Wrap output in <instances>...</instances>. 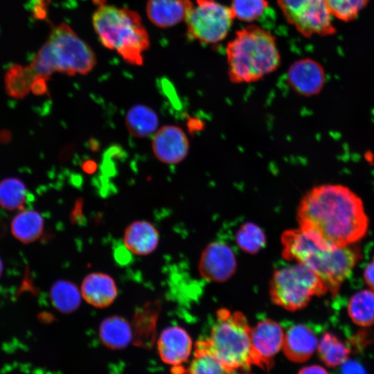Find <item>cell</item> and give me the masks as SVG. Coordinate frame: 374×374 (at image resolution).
Returning a JSON list of instances; mask_svg holds the SVG:
<instances>
[{
	"label": "cell",
	"mask_w": 374,
	"mask_h": 374,
	"mask_svg": "<svg viewBox=\"0 0 374 374\" xmlns=\"http://www.w3.org/2000/svg\"><path fill=\"white\" fill-rule=\"evenodd\" d=\"M317 350L322 362L328 366H341L348 359L350 349L331 332H325L319 341Z\"/></svg>",
	"instance_id": "cb8c5ba5"
},
{
	"label": "cell",
	"mask_w": 374,
	"mask_h": 374,
	"mask_svg": "<svg viewBox=\"0 0 374 374\" xmlns=\"http://www.w3.org/2000/svg\"><path fill=\"white\" fill-rule=\"evenodd\" d=\"M364 278L369 288L374 291V259L365 267L364 271Z\"/></svg>",
	"instance_id": "d6a6232c"
},
{
	"label": "cell",
	"mask_w": 374,
	"mask_h": 374,
	"mask_svg": "<svg viewBox=\"0 0 374 374\" xmlns=\"http://www.w3.org/2000/svg\"><path fill=\"white\" fill-rule=\"evenodd\" d=\"M233 19L230 7L215 0H196L184 21L191 39L202 44H214L226 37Z\"/></svg>",
	"instance_id": "ba28073f"
},
{
	"label": "cell",
	"mask_w": 374,
	"mask_h": 374,
	"mask_svg": "<svg viewBox=\"0 0 374 374\" xmlns=\"http://www.w3.org/2000/svg\"><path fill=\"white\" fill-rule=\"evenodd\" d=\"M318 344L317 336L310 328L297 324L285 333L283 348L290 361L299 363L305 362L313 355Z\"/></svg>",
	"instance_id": "e0dca14e"
},
{
	"label": "cell",
	"mask_w": 374,
	"mask_h": 374,
	"mask_svg": "<svg viewBox=\"0 0 374 374\" xmlns=\"http://www.w3.org/2000/svg\"><path fill=\"white\" fill-rule=\"evenodd\" d=\"M155 157L166 164H177L187 157L190 143L185 132L179 126L167 125L161 127L152 139Z\"/></svg>",
	"instance_id": "4fadbf2b"
},
{
	"label": "cell",
	"mask_w": 374,
	"mask_h": 374,
	"mask_svg": "<svg viewBox=\"0 0 374 374\" xmlns=\"http://www.w3.org/2000/svg\"><path fill=\"white\" fill-rule=\"evenodd\" d=\"M340 374H366L361 364L354 361H346L342 365Z\"/></svg>",
	"instance_id": "1f68e13d"
},
{
	"label": "cell",
	"mask_w": 374,
	"mask_h": 374,
	"mask_svg": "<svg viewBox=\"0 0 374 374\" xmlns=\"http://www.w3.org/2000/svg\"><path fill=\"white\" fill-rule=\"evenodd\" d=\"M158 123L156 112L142 105L132 107L125 117V125L129 132L137 138H144L153 133Z\"/></svg>",
	"instance_id": "7402d4cb"
},
{
	"label": "cell",
	"mask_w": 374,
	"mask_h": 374,
	"mask_svg": "<svg viewBox=\"0 0 374 374\" xmlns=\"http://www.w3.org/2000/svg\"><path fill=\"white\" fill-rule=\"evenodd\" d=\"M192 340L188 332L179 326L165 328L157 340V350L161 359L172 366H179L189 357Z\"/></svg>",
	"instance_id": "5bb4252c"
},
{
	"label": "cell",
	"mask_w": 374,
	"mask_h": 374,
	"mask_svg": "<svg viewBox=\"0 0 374 374\" xmlns=\"http://www.w3.org/2000/svg\"><path fill=\"white\" fill-rule=\"evenodd\" d=\"M281 242L283 257L312 269L332 295L337 294L341 283L361 258L357 247L331 245L301 227L284 232Z\"/></svg>",
	"instance_id": "7a4b0ae2"
},
{
	"label": "cell",
	"mask_w": 374,
	"mask_h": 374,
	"mask_svg": "<svg viewBox=\"0 0 374 374\" xmlns=\"http://www.w3.org/2000/svg\"><path fill=\"white\" fill-rule=\"evenodd\" d=\"M33 14L36 18L43 19L46 17V0H33Z\"/></svg>",
	"instance_id": "836d02e7"
},
{
	"label": "cell",
	"mask_w": 374,
	"mask_h": 374,
	"mask_svg": "<svg viewBox=\"0 0 374 374\" xmlns=\"http://www.w3.org/2000/svg\"><path fill=\"white\" fill-rule=\"evenodd\" d=\"M284 332L281 326L270 319L259 321L251 330V364L269 370L274 357L283 348Z\"/></svg>",
	"instance_id": "30bf717a"
},
{
	"label": "cell",
	"mask_w": 374,
	"mask_h": 374,
	"mask_svg": "<svg viewBox=\"0 0 374 374\" xmlns=\"http://www.w3.org/2000/svg\"><path fill=\"white\" fill-rule=\"evenodd\" d=\"M38 77L32 67L29 65H13L6 75L7 87L13 94L23 95L32 89L33 85Z\"/></svg>",
	"instance_id": "83f0119b"
},
{
	"label": "cell",
	"mask_w": 374,
	"mask_h": 374,
	"mask_svg": "<svg viewBox=\"0 0 374 374\" xmlns=\"http://www.w3.org/2000/svg\"><path fill=\"white\" fill-rule=\"evenodd\" d=\"M159 231L147 221H134L125 230L123 242L127 249L138 256H145L154 251L158 246Z\"/></svg>",
	"instance_id": "d6986e66"
},
{
	"label": "cell",
	"mask_w": 374,
	"mask_h": 374,
	"mask_svg": "<svg viewBox=\"0 0 374 374\" xmlns=\"http://www.w3.org/2000/svg\"><path fill=\"white\" fill-rule=\"evenodd\" d=\"M11 232L22 243L28 244L39 239L44 231V220L34 210H21L11 222Z\"/></svg>",
	"instance_id": "44dd1931"
},
{
	"label": "cell",
	"mask_w": 374,
	"mask_h": 374,
	"mask_svg": "<svg viewBox=\"0 0 374 374\" xmlns=\"http://www.w3.org/2000/svg\"><path fill=\"white\" fill-rule=\"evenodd\" d=\"M55 71L73 75L87 74L96 64L90 46L65 23L53 28L45 43Z\"/></svg>",
	"instance_id": "52a82bcc"
},
{
	"label": "cell",
	"mask_w": 374,
	"mask_h": 374,
	"mask_svg": "<svg viewBox=\"0 0 374 374\" xmlns=\"http://www.w3.org/2000/svg\"><path fill=\"white\" fill-rule=\"evenodd\" d=\"M226 53L228 76L233 84L259 81L280 64L275 37L256 25L238 30L228 43Z\"/></svg>",
	"instance_id": "3957f363"
},
{
	"label": "cell",
	"mask_w": 374,
	"mask_h": 374,
	"mask_svg": "<svg viewBox=\"0 0 374 374\" xmlns=\"http://www.w3.org/2000/svg\"><path fill=\"white\" fill-rule=\"evenodd\" d=\"M193 5L191 0H148L146 12L155 26L168 28L184 21Z\"/></svg>",
	"instance_id": "ac0fdd59"
},
{
	"label": "cell",
	"mask_w": 374,
	"mask_h": 374,
	"mask_svg": "<svg viewBox=\"0 0 374 374\" xmlns=\"http://www.w3.org/2000/svg\"><path fill=\"white\" fill-rule=\"evenodd\" d=\"M2 271H3V262L0 258V276H1Z\"/></svg>",
	"instance_id": "8d00e7d4"
},
{
	"label": "cell",
	"mask_w": 374,
	"mask_h": 374,
	"mask_svg": "<svg viewBox=\"0 0 374 374\" xmlns=\"http://www.w3.org/2000/svg\"><path fill=\"white\" fill-rule=\"evenodd\" d=\"M98 335L103 344L112 350L123 349L132 342L131 323L120 316L105 318L99 326Z\"/></svg>",
	"instance_id": "ffe728a7"
},
{
	"label": "cell",
	"mask_w": 374,
	"mask_h": 374,
	"mask_svg": "<svg viewBox=\"0 0 374 374\" xmlns=\"http://www.w3.org/2000/svg\"><path fill=\"white\" fill-rule=\"evenodd\" d=\"M268 6L267 0H231L229 7L234 19L252 22L262 15Z\"/></svg>",
	"instance_id": "f546056e"
},
{
	"label": "cell",
	"mask_w": 374,
	"mask_h": 374,
	"mask_svg": "<svg viewBox=\"0 0 374 374\" xmlns=\"http://www.w3.org/2000/svg\"><path fill=\"white\" fill-rule=\"evenodd\" d=\"M80 292L87 303L98 308H104L114 301L118 290L114 280L109 275L93 272L83 279Z\"/></svg>",
	"instance_id": "2e32d148"
},
{
	"label": "cell",
	"mask_w": 374,
	"mask_h": 374,
	"mask_svg": "<svg viewBox=\"0 0 374 374\" xmlns=\"http://www.w3.org/2000/svg\"><path fill=\"white\" fill-rule=\"evenodd\" d=\"M286 80L290 88L298 95L312 97L323 90L326 80L325 70L317 61L303 58L289 67Z\"/></svg>",
	"instance_id": "8fae6325"
},
{
	"label": "cell",
	"mask_w": 374,
	"mask_h": 374,
	"mask_svg": "<svg viewBox=\"0 0 374 374\" xmlns=\"http://www.w3.org/2000/svg\"><path fill=\"white\" fill-rule=\"evenodd\" d=\"M348 314L357 325H374V291L364 290L355 294L348 304Z\"/></svg>",
	"instance_id": "603a6c76"
},
{
	"label": "cell",
	"mask_w": 374,
	"mask_h": 374,
	"mask_svg": "<svg viewBox=\"0 0 374 374\" xmlns=\"http://www.w3.org/2000/svg\"><path fill=\"white\" fill-rule=\"evenodd\" d=\"M297 219L301 228L335 247L357 242L368 227L362 199L339 184H323L310 189L299 204Z\"/></svg>",
	"instance_id": "6da1fadb"
},
{
	"label": "cell",
	"mask_w": 374,
	"mask_h": 374,
	"mask_svg": "<svg viewBox=\"0 0 374 374\" xmlns=\"http://www.w3.org/2000/svg\"><path fill=\"white\" fill-rule=\"evenodd\" d=\"M333 16L348 21L354 19L366 6L368 0H324Z\"/></svg>",
	"instance_id": "4dcf8cb0"
},
{
	"label": "cell",
	"mask_w": 374,
	"mask_h": 374,
	"mask_svg": "<svg viewBox=\"0 0 374 374\" xmlns=\"http://www.w3.org/2000/svg\"><path fill=\"white\" fill-rule=\"evenodd\" d=\"M53 305L60 312L71 313L76 310L81 301V292L75 284L65 280L55 282L51 288Z\"/></svg>",
	"instance_id": "d4e9b609"
},
{
	"label": "cell",
	"mask_w": 374,
	"mask_h": 374,
	"mask_svg": "<svg viewBox=\"0 0 374 374\" xmlns=\"http://www.w3.org/2000/svg\"><path fill=\"white\" fill-rule=\"evenodd\" d=\"M194 355L188 374H229L231 371L209 351L203 339L196 343Z\"/></svg>",
	"instance_id": "484cf974"
},
{
	"label": "cell",
	"mask_w": 374,
	"mask_h": 374,
	"mask_svg": "<svg viewBox=\"0 0 374 374\" xmlns=\"http://www.w3.org/2000/svg\"><path fill=\"white\" fill-rule=\"evenodd\" d=\"M251 330L246 317L239 311L220 309L208 338L203 339L209 351L230 371L249 369Z\"/></svg>",
	"instance_id": "5b68a950"
},
{
	"label": "cell",
	"mask_w": 374,
	"mask_h": 374,
	"mask_svg": "<svg viewBox=\"0 0 374 374\" xmlns=\"http://www.w3.org/2000/svg\"><path fill=\"white\" fill-rule=\"evenodd\" d=\"M235 240L239 247L249 253H256L263 248L266 237L263 231L256 224L247 222L237 231Z\"/></svg>",
	"instance_id": "f1b7e54d"
},
{
	"label": "cell",
	"mask_w": 374,
	"mask_h": 374,
	"mask_svg": "<svg viewBox=\"0 0 374 374\" xmlns=\"http://www.w3.org/2000/svg\"><path fill=\"white\" fill-rule=\"evenodd\" d=\"M160 305L150 301L137 308L131 323L132 343L140 348L150 349L157 338V324Z\"/></svg>",
	"instance_id": "9a60e30c"
},
{
	"label": "cell",
	"mask_w": 374,
	"mask_h": 374,
	"mask_svg": "<svg viewBox=\"0 0 374 374\" xmlns=\"http://www.w3.org/2000/svg\"><path fill=\"white\" fill-rule=\"evenodd\" d=\"M28 191L17 178H6L0 182V206L8 211L23 210Z\"/></svg>",
	"instance_id": "4316f807"
},
{
	"label": "cell",
	"mask_w": 374,
	"mask_h": 374,
	"mask_svg": "<svg viewBox=\"0 0 374 374\" xmlns=\"http://www.w3.org/2000/svg\"><path fill=\"white\" fill-rule=\"evenodd\" d=\"M299 374H329L327 370L319 365H311L303 367Z\"/></svg>",
	"instance_id": "e575fe53"
},
{
	"label": "cell",
	"mask_w": 374,
	"mask_h": 374,
	"mask_svg": "<svg viewBox=\"0 0 374 374\" xmlns=\"http://www.w3.org/2000/svg\"><path fill=\"white\" fill-rule=\"evenodd\" d=\"M235 268L236 260L233 250L219 242L208 245L199 262L201 276L213 282L226 280L234 274Z\"/></svg>",
	"instance_id": "7c38bea8"
},
{
	"label": "cell",
	"mask_w": 374,
	"mask_h": 374,
	"mask_svg": "<svg viewBox=\"0 0 374 374\" xmlns=\"http://www.w3.org/2000/svg\"><path fill=\"white\" fill-rule=\"evenodd\" d=\"M229 374H250L245 372H238L237 370L231 371Z\"/></svg>",
	"instance_id": "d590c367"
},
{
	"label": "cell",
	"mask_w": 374,
	"mask_h": 374,
	"mask_svg": "<svg viewBox=\"0 0 374 374\" xmlns=\"http://www.w3.org/2000/svg\"><path fill=\"white\" fill-rule=\"evenodd\" d=\"M277 3L287 22L306 37L335 33L324 0H277Z\"/></svg>",
	"instance_id": "9c48e42d"
},
{
	"label": "cell",
	"mask_w": 374,
	"mask_h": 374,
	"mask_svg": "<svg viewBox=\"0 0 374 374\" xmlns=\"http://www.w3.org/2000/svg\"><path fill=\"white\" fill-rule=\"evenodd\" d=\"M329 292L323 280L306 265L296 262L277 269L270 283V296L276 305L294 311L308 305L314 296Z\"/></svg>",
	"instance_id": "8992f818"
},
{
	"label": "cell",
	"mask_w": 374,
	"mask_h": 374,
	"mask_svg": "<svg viewBox=\"0 0 374 374\" xmlns=\"http://www.w3.org/2000/svg\"><path fill=\"white\" fill-rule=\"evenodd\" d=\"M92 22L105 47L116 51L131 64H143L142 54L148 48L150 40L136 12L101 3L93 15Z\"/></svg>",
	"instance_id": "277c9868"
}]
</instances>
